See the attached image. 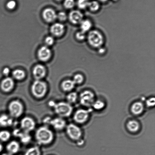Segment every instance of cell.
I'll list each match as a JSON object with an SVG mask.
<instances>
[{
    "label": "cell",
    "instance_id": "1",
    "mask_svg": "<svg viewBox=\"0 0 155 155\" xmlns=\"http://www.w3.org/2000/svg\"><path fill=\"white\" fill-rule=\"evenodd\" d=\"M35 136L36 141L40 145H48L52 142L54 138L52 131L46 126L39 127Z\"/></svg>",
    "mask_w": 155,
    "mask_h": 155
},
{
    "label": "cell",
    "instance_id": "2",
    "mask_svg": "<svg viewBox=\"0 0 155 155\" xmlns=\"http://www.w3.org/2000/svg\"><path fill=\"white\" fill-rule=\"evenodd\" d=\"M86 38L88 44L92 48L98 49L102 46L104 43V37L98 30H91L88 33Z\"/></svg>",
    "mask_w": 155,
    "mask_h": 155
},
{
    "label": "cell",
    "instance_id": "3",
    "mask_svg": "<svg viewBox=\"0 0 155 155\" xmlns=\"http://www.w3.org/2000/svg\"><path fill=\"white\" fill-rule=\"evenodd\" d=\"M48 90V86L45 82L36 80L31 86V92L33 96L41 98L45 96Z\"/></svg>",
    "mask_w": 155,
    "mask_h": 155
},
{
    "label": "cell",
    "instance_id": "4",
    "mask_svg": "<svg viewBox=\"0 0 155 155\" xmlns=\"http://www.w3.org/2000/svg\"><path fill=\"white\" fill-rule=\"evenodd\" d=\"M54 112L60 117H67L73 112V107L69 103L61 102L56 103L54 107Z\"/></svg>",
    "mask_w": 155,
    "mask_h": 155
},
{
    "label": "cell",
    "instance_id": "5",
    "mask_svg": "<svg viewBox=\"0 0 155 155\" xmlns=\"http://www.w3.org/2000/svg\"><path fill=\"white\" fill-rule=\"evenodd\" d=\"M8 110L11 117L17 118L20 117L23 113L24 107L19 100H15L9 103Z\"/></svg>",
    "mask_w": 155,
    "mask_h": 155
},
{
    "label": "cell",
    "instance_id": "6",
    "mask_svg": "<svg viewBox=\"0 0 155 155\" xmlns=\"http://www.w3.org/2000/svg\"><path fill=\"white\" fill-rule=\"evenodd\" d=\"M66 133L70 138L74 140H80L82 136L81 129L74 124L68 125L66 127Z\"/></svg>",
    "mask_w": 155,
    "mask_h": 155
},
{
    "label": "cell",
    "instance_id": "7",
    "mask_svg": "<svg viewBox=\"0 0 155 155\" xmlns=\"http://www.w3.org/2000/svg\"><path fill=\"white\" fill-rule=\"evenodd\" d=\"M80 101L82 105L86 107L92 106L95 101V95L92 92L89 90H85L81 93Z\"/></svg>",
    "mask_w": 155,
    "mask_h": 155
},
{
    "label": "cell",
    "instance_id": "8",
    "mask_svg": "<svg viewBox=\"0 0 155 155\" xmlns=\"http://www.w3.org/2000/svg\"><path fill=\"white\" fill-rule=\"evenodd\" d=\"M20 126L22 131L29 133L33 131L35 127L36 123L34 120L30 117H25L21 121Z\"/></svg>",
    "mask_w": 155,
    "mask_h": 155
},
{
    "label": "cell",
    "instance_id": "9",
    "mask_svg": "<svg viewBox=\"0 0 155 155\" xmlns=\"http://www.w3.org/2000/svg\"><path fill=\"white\" fill-rule=\"evenodd\" d=\"M89 116V111L85 109H80L74 113V119L79 124L84 123L87 120Z\"/></svg>",
    "mask_w": 155,
    "mask_h": 155
},
{
    "label": "cell",
    "instance_id": "10",
    "mask_svg": "<svg viewBox=\"0 0 155 155\" xmlns=\"http://www.w3.org/2000/svg\"><path fill=\"white\" fill-rule=\"evenodd\" d=\"M0 86L3 92H10L14 87L15 82L13 79L11 77H6L2 81Z\"/></svg>",
    "mask_w": 155,
    "mask_h": 155
},
{
    "label": "cell",
    "instance_id": "11",
    "mask_svg": "<svg viewBox=\"0 0 155 155\" xmlns=\"http://www.w3.org/2000/svg\"><path fill=\"white\" fill-rule=\"evenodd\" d=\"M84 15L78 10H73L69 13V18L70 21L74 24H80L83 20Z\"/></svg>",
    "mask_w": 155,
    "mask_h": 155
},
{
    "label": "cell",
    "instance_id": "12",
    "mask_svg": "<svg viewBox=\"0 0 155 155\" xmlns=\"http://www.w3.org/2000/svg\"><path fill=\"white\" fill-rule=\"evenodd\" d=\"M51 56V52L49 48L44 46L39 49L38 52V57L42 61L46 62L49 60Z\"/></svg>",
    "mask_w": 155,
    "mask_h": 155
},
{
    "label": "cell",
    "instance_id": "13",
    "mask_svg": "<svg viewBox=\"0 0 155 155\" xmlns=\"http://www.w3.org/2000/svg\"><path fill=\"white\" fill-rule=\"evenodd\" d=\"M50 125H51L54 129L58 130H61L66 127V122L63 118H56L51 119Z\"/></svg>",
    "mask_w": 155,
    "mask_h": 155
},
{
    "label": "cell",
    "instance_id": "14",
    "mask_svg": "<svg viewBox=\"0 0 155 155\" xmlns=\"http://www.w3.org/2000/svg\"><path fill=\"white\" fill-rule=\"evenodd\" d=\"M46 70L43 65H38L35 67L33 70V74L36 80H40L46 75Z\"/></svg>",
    "mask_w": 155,
    "mask_h": 155
},
{
    "label": "cell",
    "instance_id": "15",
    "mask_svg": "<svg viewBox=\"0 0 155 155\" xmlns=\"http://www.w3.org/2000/svg\"><path fill=\"white\" fill-rule=\"evenodd\" d=\"M44 19L47 22H54L57 18V15L53 9L50 8L45 9L44 10L42 14Z\"/></svg>",
    "mask_w": 155,
    "mask_h": 155
},
{
    "label": "cell",
    "instance_id": "16",
    "mask_svg": "<svg viewBox=\"0 0 155 155\" xmlns=\"http://www.w3.org/2000/svg\"><path fill=\"white\" fill-rule=\"evenodd\" d=\"M65 31L64 25L62 24L57 23L51 26V31L54 36H60L64 34Z\"/></svg>",
    "mask_w": 155,
    "mask_h": 155
},
{
    "label": "cell",
    "instance_id": "17",
    "mask_svg": "<svg viewBox=\"0 0 155 155\" xmlns=\"http://www.w3.org/2000/svg\"><path fill=\"white\" fill-rule=\"evenodd\" d=\"M144 109V105L140 102H136L133 103L130 108L132 113L135 115L141 114L143 112Z\"/></svg>",
    "mask_w": 155,
    "mask_h": 155
},
{
    "label": "cell",
    "instance_id": "18",
    "mask_svg": "<svg viewBox=\"0 0 155 155\" xmlns=\"http://www.w3.org/2000/svg\"><path fill=\"white\" fill-rule=\"evenodd\" d=\"M20 149V145L16 141H12L7 144L6 150L9 154L13 155L17 153Z\"/></svg>",
    "mask_w": 155,
    "mask_h": 155
},
{
    "label": "cell",
    "instance_id": "19",
    "mask_svg": "<svg viewBox=\"0 0 155 155\" xmlns=\"http://www.w3.org/2000/svg\"><path fill=\"white\" fill-rule=\"evenodd\" d=\"M127 127L129 131L132 133H136L140 128L139 123L135 120L129 121L127 123Z\"/></svg>",
    "mask_w": 155,
    "mask_h": 155
},
{
    "label": "cell",
    "instance_id": "20",
    "mask_svg": "<svg viewBox=\"0 0 155 155\" xmlns=\"http://www.w3.org/2000/svg\"><path fill=\"white\" fill-rule=\"evenodd\" d=\"M13 124V120L6 114L0 115V126L3 127L10 126Z\"/></svg>",
    "mask_w": 155,
    "mask_h": 155
},
{
    "label": "cell",
    "instance_id": "21",
    "mask_svg": "<svg viewBox=\"0 0 155 155\" xmlns=\"http://www.w3.org/2000/svg\"><path fill=\"white\" fill-rule=\"evenodd\" d=\"M75 85L73 80H66L62 83L61 88L64 92H71L75 87Z\"/></svg>",
    "mask_w": 155,
    "mask_h": 155
},
{
    "label": "cell",
    "instance_id": "22",
    "mask_svg": "<svg viewBox=\"0 0 155 155\" xmlns=\"http://www.w3.org/2000/svg\"><path fill=\"white\" fill-rule=\"evenodd\" d=\"M81 30L86 33L90 31L92 27V23L89 19L83 20L80 23Z\"/></svg>",
    "mask_w": 155,
    "mask_h": 155
},
{
    "label": "cell",
    "instance_id": "23",
    "mask_svg": "<svg viewBox=\"0 0 155 155\" xmlns=\"http://www.w3.org/2000/svg\"><path fill=\"white\" fill-rule=\"evenodd\" d=\"M13 76L15 79L20 80L23 79L25 76V72L22 70H15L13 72Z\"/></svg>",
    "mask_w": 155,
    "mask_h": 155
},
{
    "label": "cell",
    "instance_id": "24",
    "mask_svg": "<svg viewBox=\"0 0 155 155\" xmlns=\"http://www.w3.org/2000/svg\"><path fill=\"white\" fill-rule=\"evenodd\" d=\"M89 10L92 12H95L99 10L100 5L98 2L95 1H90L88 7Z\"/></svg>",
    "mask_w": 155,
    "mask_h": 155
},
{
    "label": "cell",
    "instance_id": "25",
    "mask_svg": "<svg viewBox=\"0 0 155 155\" xmlns=\"http://www.w3.org/2000/svg\"><path fill=\"white\" fill-rule=\"evenodd\" d=\"M24 155H41V151L38 147H34L29 148Z\"/></svg>",
    "mask_w": 155,
    "mask_h": 155
},
{
    "label": "cell",
    "instance_id": "26",
    "mask_svg": "<svg viewBox=\"0 0 155 155\" xmlns=\"http://www.w3.org/2000/svg\"><path fill=\"white\" fill-rule=\"evenodd\" d=\"M10 137L11 133L7 130H3L0 131V140L2 142H7Z\"/></svg>",
    "mask_w": 155,
    "mask_h": 155
},
{
    "label": "cell",
    "instance_id": "27",
    "mask_svg": "<svg viewBox=\"0 0 155 155\" xmlns=\"http://www.w3.org/2000/svg\"><path fill=\"white\" fill-rule=\"evenodd\" d=\"M18 137L20 139L21 142L24 144L28 143L31 140V136L29 133H24L23 131L21 132Z\"/></svg>",
    "mask_w": 155,
    "mask_h": 155
},
{
    "label": "cell",
    "instance_id": "28",
    "mask_svg": "<svg viewBox=\"0 0 155 155\" xmlns=\"http://www.w3.org/2000/svg\"><path fill=\"white\" fill-rule=\"evenodd\" d=\"M92 106L95 110H100L104 108L105 107V104L103 101L98 100L94 101Z\"/></svg>",
    "mask_w": 155,
    "mask_h": 155
},
{
    "label": "cell",
    "instance_id": "29",
    "mask_svg": "<svg viewBox=\"0 0 155 155\" xmlns=\"http://www.w3.org/2000/svg\"><path fill=\"white\" fill-rule=\"evenodd\" d=\"M77 94L75 92H71L67 96V100L69 104L75 103L77 101Z\"/></svg>",
    "mask_w": 155,
    "mask_h": 155
},
{
    "label": "cell",
    "instance_id": "30",
    "mask_svg": "<svg viewBox=\"0 0 155 155\" xmlns=\"http://www.w3.org/2000/svg\"><path fill=\"white\" fill-rule=\"evenodd\" d=\"M84 77L81 74H78L74 76L73 80L75 84H81L84 81Z\"/></svg>",
    "mask_w": 155,
    "mask_h": 155
},
{
    "label": "cell",
    "instance_id": "31",
    "mask_svg": "<svg viewBox=\"0 0 155 155\" xmlns=\"http://www.w3.org/2000/svg\"><path fill=\"white\" fill-rule=\"evenodd\" d=\"M89 2V0H78V6L80 9H84L88 7Z\"/></svg>",
    "mask_w": 155,
    "mask_h": 155
},
{
    "label": "cell",
    "instance_id": "32",
    "mask_svg": "<svg viewBox=\"0 0 155 155\" xmlns=\"http://www.w3.org/2000/svg\"><path fill=\"white\" fill-rule=\"evenodd\" d=\"M87 36L86 33L82 32L81 30L77 32L76 34V38L79 41H83L86 39Z\"/></svg>",
    "mask_w": 155,
    "mask_h": 155
},
{
    "label": "cell",
    "instance_id": "33",
    "mask_svg": "<svg viewBox=\"0 0 155 155\" xmlns=\"http://www.w3.org/2000/svg\"><path fill=\"white\" fill-rule=\"evenodd\" d=\"M75 5L74 0H65L64 5L66 8L71 9L73 8Z\"/></svg>",
    "mask_w": 155,
    "mask_h": 155
},
{
    "label": "cell",
    "instance_id": "34",
    "mask_svg": "<svg viewBox=\"0 0 155 155\" xmlns=\"http://www.w3.org/2000/svg\"><path fill=\"white\" fill-rule=\"evenodd\" d=\"M147 106L148 107H154L155 104V99L154 98H151L147 100Z\"/></svg>",
    "mask_w": 155,
    "mask_h": 155
},
{
    "label": "cell",
    "instance_id": "35",
    "mask_svg": "<svg viewBox=\"0 0 155 155\" xmlns=\"http://www.w3.org/2000/svg\"><path fill=\"white\" fill-rule=\"evenodd\" d=\"M57 17L60 21H65L67 18V15L65 12H61L59 13L58 15H57Z\"/></svg>",
    "mask_w": 155,
    "mask_h": 155
},
{
    "label": "cell",
    "instance_id": "36",
    "mask_svg": "<svg viewBox=\"0 0 155 155\" xmlns=\"http://www.w3.org/2000/svg\"><path fill=\"white\" fill-rule=\"evenodd\" d=\"M16 2L13 0L10 1L8 2L7 5V8L10 9V10H13L16 7Z\"/></svg>",
    "mask_w": 155,
    "mask_h": 155
},
{
    "label": "cell",
    "instance_id": "37",
    "mask_svg": "<svg viewBox=\"0 0 155 155\" xmlns=\"http://www.w3.org/2000/svg\"><path fill=\"white\" fill-rule=\"evenodd\" d=\"M54 42V38L51 36H48L45 39V42L48 45H52Z\"/></svg>",
    "mask_w": 155,
    "mask_h": 155
},
{
    "label": "cell",
    "instance_id": "38",
    "mask_svg": "<svg viewBox=\"0 0 155 155\" xmlns=\"http://www.w3.org/2000/svg\"><path fill=\"white\" fill-rule=\"evenodd\" d=\"M106 50L105 48H103L102 46L98 48V53L99 54L103 55L106 52Z\"/></svg>",
    "mask_w": 155,
    "mask_h": 155
},
{
    "label": "cell",
    "instance_id": "39",
    "mask_svg": "<svg viewBox=\"0 0 155 155\" xmlns=\"http://www.w3.org/2000/svg\"><path fill=\"white\" fill-rule=\"evenodd\" d=\"M10 72V70L8 68H4L3 71V73L5 76L8 75Z\"/></svg>",
    "mask_w": 155,
    "mask_h": 155
},
{
    "label": "cell",
    "instance_id": "40",
    "mask_svg": "<svg viewBox=\"0 0 155 155\" xmlns=\"http://www.w3.org/2000/svg\"><path fill=\"white\" fill-rule=\"evenodd\" d=\"M3 149V147L2 144L0 143V153L2 151Z\"/></svg>",
    "mask_w": 155,
    "mask_h": 155
},
{
    "label": "cell",
    "instance_id": "41",
    "mask_svg": "<svg viewBox=\"0 0 155 155\" xmlns=\"http://www.w3.org/2000/svg\"><path fill=\"white\" fill-rule=\"evenodd\" d=\"M99 1L101 2H107L108 0H99Z\"/></svg>",
    "mask_w": 155,
    "mask_h": 155
},
{
    "label": "cell",
    "instance_id": "42",
    "mask_svg": "<svg viewBox=\"0 0 155 155\" xmlns=\"http://www.w3.org/2000/svg\"><path fill=\"white\" fill-rule=\"evenodd\" d=\"M1 155H12L9 154V153H4V154H2Z\"/></svg>",
    "mask_w": 155,
    "mask_h": 155
},
{
    "label": "cell",
    "instance_id": "43",
    "mask_svg": "<svg viewBox=\"0 0 155 155\" xmlns=\"http://www.w3.org/2000/svg\"><path fill=\"white\" fill-rule=\"evenodd\" d=\"M57 1H61V0H57Z\"/></svg>",
    "mask_w": 155,
    "mask_h": 155
}]
</instances>
